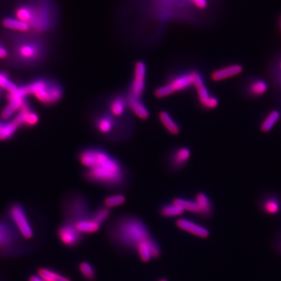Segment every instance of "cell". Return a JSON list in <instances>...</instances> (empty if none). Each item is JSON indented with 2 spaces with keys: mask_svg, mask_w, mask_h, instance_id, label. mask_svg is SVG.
Segmentation results:
<instances>
[{
  "mask_svg": "<svg viewBox=\"0 0 281 281\" xmlns=\"http://www.w3.org/2000/svg\"><path fill=\"white\" fill-rule=\"evenodd\" d=\"M78 160L85 169L88 182L112 189L124 187L126 170L122 163L106 150L99 147H88L78 154Z\"/></svg>",
  "mask_w": 281,
  "mask_h": 281,
  "instance_id": "6da1fadb",
  "label": "cell"
},
{
  "mask_svg": "<svg viewBox=\"0 0 281 281\" xmlns=\"http://www.w3.org/2000/svg\"><path fill=\"white\" fill-rule=\"evenodd\" d=\"M105 234L113 248L124 255H135L140 243L153 237L144 220L133 214L115 217L108 224Z\"/></svg>",
  "mask_w": 281,
  "mask_h": 281,
  "instance_id": "7a4b0ae2",
  "label": "cell"
},
{
  "mask_svg": "<svg viewBox=\"0 0 281 281\" xmlns=\"http://www.w3.org/2000/svg\"><path fill=\"white\" fill-rule=\"evenodd\" d=\"M24 34L13 35L11 39L8 63L19 68H36L47 58V45L43 39Z\"/></svg>",
  "mask_w": 281,
  "mask_h": 281,
  "instance_id": "3957f363",
  "label": "cell"
},
{
  "mask_svg": "<svg viewBox=\"0 0 281 281\" xmlns=\"http://www.w3.org/2000/svg\"><path fill=\"white\" fill-rule=\"evenodd\" d=\"M26 85L29 95H33L40 103L52 106L61 101L64 94L63 87L57 80L39 77L31 80Z\"/></svg>",
  "mask_w": 281,
  "mask_h": 281,
  "instance_id": "277c9868",
  "label": "cell"
},
{
  "mask_svg": "<svg viewBox=\"0 0 281 281\" xmlns=\"http://www.w3.org/2000/svg\"><path fill=\"white\" fill-rule=\"evenodd\" d=\"M64 221L75 224L78 221L91 219L92 211L87 198L80 193H73L63 200Z\"/></svg>",
  "mask_w": 281,
  "mask_h": 281,
  "instance_id": "5b68a950",
  "label": "cell"
},
{
  "mask_svg": "<svg viewBox=\"0 0 281 281\" xmlns=\"http://www.w3.org/2000/svg\"><path fill=\"white\" fill-rule=\"evenodd\" d=\"M195 70L182 72L171 77L167 83L156 88L154 95L158 98H164L175 93L185 91L194 85Z\"/></svg>",
  "mask_w": 281,
  "mask_h": 281,
  "instance_id": "8992f818",
  "label": "cell"
},
{
  "mask_svg": "<svg viewBox=\"0 0 281 281\" xmlns=\"http://www.w3.org/2000/svg\"><path fill=\"white\" fill-rule=\"evenodd\" d=\"M8 218L14 225L17 232L24 238L33 237L34 231L32 224L28 220L26 211L21 204L15 202L8 208Z\"/></svg>",
  "mask_w": 281,
  "mask_h": 281,
  "instance_id": "52a82bcc",
  "label": "cell"
},
{
  "mask_svg": "<svg viewBox=\"0 0 281 281\" xmlns=\"http://www.w3.org/2000/svg\"><path fill=\"white\" fill-rule=\"evenodd\" d=\"M56 234L61 244L68 248H78L86 237V235L78 232L74 224L64 220L57 228Z\"/></svg>",
  "mask_w": 281,
  "mask_h": 281,
  "instance_id": "ba28073f",
  "label": "cell"
},
{
  "mask_svg": "<svg viewBox=\"0 0 281 281\" xmlns=\"http://www.w3.org/2000/svg\"><path fill=\"white\" fill-rule=\"evenodd\" d=\"M123 124L122 120H119L106 110L105 113H98L93 118V126L95 132L104 137H113L116 135L119 125Z\"/></svg>",
  "mask_w": 281,
  "mask_h": 281,
  "instance_id": "9c48e42d",
  "label": "cell"
},
{
  "mask_svg": "<svg viewBox=\"0 0 281 281\" xmlns=\"http://www.w3.org/2000/svg\"><path fill=\"white\" fill-rule=\"evenodd\" d=\"M133 78L127 94L135 98H142L146 86V65L143 61H138L134 67Z\"/></svg>",
  "mask_w": 281,
  "mask_h": 281,
  "instance_id": "30bf717a",
  "label": "cell"
},
{
  "mask_svg": "<svg viewBox=\"0 0 281 281\" xmlns=\"http://www.w3.org/2000/svg\"><path fill=\"white\" fill-rule=\"evenodd\" d=\"M21 234L9 219L0 218V252L17 245Z\"/></svg>",
  "mask_w": 281,
  "mask_h": 281,
  "instance_id": "8fae6325",
  "label": "cell"
},
{
  "mask_svg": "<svg viewBox=\"0 0 281 281\" xmlns=\"http://www.w3.org/2000/svg\"><path fill=\"white\" fill-rule=\"evenodd\" d=\"M193 87H194L196 91L197 97L202 107L206 109H213L218 106V98L211 95L204 82L202 74H200L198 70H195Z\"/></svg>",
  "mask_w": 281,
  "mask_h": 281,
  "instance_id": "7c38bea8",
  "label": "cell"
},
{
  "mask_svg": "<svg viewBox=\"0 0 281 281\" xmlns=\"http://www.w3.org/2000/svg\"><path fill=\"white\" fill-rule=\"evenodd\" d=\"M12 120L18 128H32L37 125L39 116V113L32 107L28 99Z\"/></svg>",
  "mask_w": 281,
  "mask_h": 281,
  "instance_id": "4fadbf2b",
  "label": "cell"
},
{
  "mask_svg": "<svg viewBox=\"0 0 281 281\" xmlns=\"http://www.w3.org/2000/svg\"><path fill=\"white\" fill-rule=\"evenodd\" d=\"M175 225L177 228L190 234L194 235L200 238H208L210 235V232L208 228L201 224L194 222L193 220L187 218H178L176 220Z\"/></svg>",
  "mask_w": 281,
  "mask_h": 281,
  "instance_id": "5bb4252c",
  "label": "cell"
},
{
  "mask_svg": "<svg viewBox=\"0 0 281 281\" xmlns=\"http://www.w3.org/2000/svg\"><path fill=\"white\" fill-rule=\"evenodd\" d=\"M106 110L116 118H123L128 110L126 94L113 95L108 100Z\"/></svg>",
  "mask_w": 281,
  "mask_h": 281,
  "instance_id": "9a60e30c",
  "label": "cell"
},
{
  "mask_svg": "<svg viewBox=\"0 0 281 281\" xmlns=\"http://www.w3.org/2000/svg\"><path fill=\"white\" fill-rule=\"evenodd\" d=\"M191 156L190 149L187 147H178L173 150L169 157V166L174 170H182L188 163Z\"/></svg>",
  "mask_w": 281,
  "mask_h": 281,
  "instance_id": "2e32d148",
  "label": "cell"
},
{
  "mask_svg": "<svg viewBox=\"0 0 281 281\" xmlns=\"http://www.w3.org/2000/svg\"><path fill=\"white\" fill-rule=\"evenodd\" d=\"M14 17L28 24L32 27L36 18V6L32 2L19 4L14 9Z\"/></svg>",
  "mask_w": 281,
  "mask_h": 281,
  "instance_id": "e0dca14e",
  "label": "cell"
},
{
  "mask_svg": "<svg viewBox=\"0 0 281 281\" xmlns=\"http://www.w3.org/2000/svg\"><path fill=\"white\" fill-rule=\"evenodd\" d=\"M128 110L140 120H146L149 117V111L141 98H135L126 94Z\"/></svg>",
  "mask_w": 281,
  "mask_h": 281,
  "instance_id": "ac0fdd59",
  "label": "cell"
},
{
  "mask_svg": "<svg viewBox=\"0 0 281 281\" xmlns=\"http://www.w3.org/2000/svg\"><path fill=\"white\" fill-rule=\"evenodd\" d=\"M243 72V67L241 65H230L228 67H223L215 70L211 74V79L214 82H221L228 78L237 76Z\"/></svg>",
  "mask_w": 281,
  "mask_h": 281,
  "instance_id": "d6986e66",
  "label": "cell"
},
{
  "mask_svg": "<svg viewBox=\"0 0 281 281\" xmlns=\"http://www.w3.org/2000/svg\"><path fill=\"white\" fill-rule=\"evenodd\" d=\"M2 26L9 31L19 33H28L32 31V27L28 23L21 21L15 17H6L2 19Z\"/></svg>",
  "mask_w": 281,
  "mask_h": 281,
  "instance_id": "ffe728a7",
  "label": "cell"
},
{
  "mask_svg": "<svg viewBox=\"0 0 281 281\" xmlns=\"http://www.w3.org/2000/svg\"><path fill=\"white\" fill-rule=\"evenodd\" d=\"M159 120L170 135L176 136L181 133V127L168 112L165 110L159 112Z\"/></svg>",
  "mask_w": 281,
  "mask_h": 281,
  "instance_id": "44dd1931",
  "label": "cell"
},
{
  "mask_svg": "<svg viewBox=\"0 0 281 281\" xmlns=\"http://www.w3.org/2000/svg\"><path fill=\"white\" fill-rule=\"evenodd\" d=\"M194 200L200 209V217L205 219L211 217L213 213V206L209 197L204 193L199 192L195 195Z\"/></svg>",
  "mask_w": 281,
  "mask_h": 281,
  "instance_id": "7402d4cb",
  "label": "cell"
},
{
  "mask_svg": "<svg viewBox=\"0 0 281 281\" xmlns=\"http://www.w3.org/2000/svg\"><path fill=\"white\" fill-rule=\"evenodd\" d=\"M184 213V209L173 202L163 204L159 209V216L165 219L175 218L182 216Z\"/></svg>",
  "mask_w": 281,
  "mask_h": 281,
  "instance_id": "603a6c76",
  "label": "cell"
},
{
  "mask_svg": "<svg viewBox=\"0 0 281 281\" xmlns=\"http://www.w3.org/2000/svg\"><path fill=\"white\" fill-rule=\"evenodd\" d=\"M155 238L152 237L140 243L138 247L136 255H138L139 259L143 263H148L152 259V244Z\"/></svg>",
  "mask_w": 281,
  "mask_h": 281,
  "instance_id": "cb8c5ba5",
  "label": "cell"
},
{
  "mask_svg": "<svg viewBox=\"0 0 281 281\" xmlns=\"http://www.w3.org/2000/svg\"><path fill=\"white\" fill-rule=\"evenodd\" d=\"M172 202L179 205L180 207L182 208L185 212L187 211L188 213L200 217V209L195 200L178 197V198H174Z\"/></svg>",
  "mask_w": 281,
  "mask_h": 281,
  "instance_id": "d4e9b609",
  "label": "cell"
},
{
  "mask_svg": "<svg viewBox=\"0 0 281 281\" xmlns=\"http://www.w3.org/2000/svg\"><path fill=\"white\" fill-rule=\"evenodd\" d=\"M38 274L45 281H72L70 278L63 276V274L57 272L56 270L46 268V267L39 268L38 270Z\"/></svg>",
  "mask_w": 281,
  "mask_h": 281,
  "instance_id": "484cf974",
  "label": "cell"
},
{
  "mask_svg": "<svg viewBox=\"0 0 281 281\" xmlns=\"http://www.w3.org/2000/svg\"><path fill=\"white\" fill-rule=\"evenodd\" d=\"M74 225L76 227L78 232L85 235L98 233L101 228V226L94 222L92 219L78 221Z\"/></svg>",
  "mask_w": 281,
  "mask_h": 281,
  "instance_id": "4316f807",
  "label": "cell"
},
{
  "mask_svg": "<svg viewBox=\"0 0 281 281\" xmlns=\"http://www.w3.org/2000/svg\"><path fill=\"white\" fill-rule=\"evenodd\" d=\"M78 270L85 281H94L96 279V270L94 266L88 261L80 262L78 264Z\"/></svg>",
  "mask_w": 281,
  "mask_h": 281,
  "instance_id": "83f0119b",
  "label": "cell"
},
{
  "mask_svg": "<svg viewBox=\"0 0 281 281\" xmlns=\"http://www.w3.org/2000/svg\"><path fill=\"white\" fill-rule=\"evenodd\" d=\"M111 214V209L105 207L103 205V206H99V207L96 208V209L93 211L91 219L94 222L96 223L98 225L102 227L110 218Z\"/></svg>",
  "mask_w": 281,
  "mask_h": 281,
  "instance_id": "f1b7e54d",
  "label": "cell"
},
{
  "mask_svg": "<svg viewBox=\"0 0 281 281\" xmlns=\"http://www.w3.org/2000/svg\"><path fill=\"white\" fill-rule=\"evenodd\" d=\"M18 86L6 70H0V89L6 93H11L15 91Z\"/></svg>",
  "mask_w": 281,
  "mask_h": 281,
  "instance_id": "f546056e",
  "label": "cell"
},
{
  "mask_svg": "<svg viewBox=\"0 0 281 281\" xmlns=\"http://www.w3.org/2000/svg\"><path fill=\"white\" fill-rule=\"evenodd\" d=\"M280 117H281V113L278 110H273L270 112L267 117H265L263 123L261 124V130L263 132H270L278 122Z\"/></svg>",
  "mask_w": 281,
  "mask_h": 281,
  "instance_id": "4dcf8cb0",
  "label": "cell"
},
{
  "mask_svg": "<svg viewBox=\"0 0 281 281\" xmlns=\"http://www.w3.org/2000/svg\"><path fill=\"white\" fill-rule=\"evenodd\" d=\"M18 128L13 120L6 121L2 131L0 132V140L4 141L13 139L17 133Z\"/></svg>",
  "mask_w": 281,
  "mask_h": 281,
  "instance_id": "1f68e13d",
  "label": "cell"
},
{
  "mask_svg": "<svg viewBox=\"0 0 281 281\" xmlns=\"http://www.w3.org/2000/svg\"><path fill=\"white\" fill-rule=\"evenodd\" d=\"M126 202V197L123 194H115L105 197L103 199V205L105 207L111 208L118 207L124 205Z\"/></svg>",
  "mask_w": 281,
  "mask_h": 281,
  "instance_id": "d6a6232c",
  "label": "cell"
},
{
  "mask_svg": "<svg viewBox=\"0 0 281 281\" xmlns=\"http://www.w3.org/2000/svg\"><path fill=\"white\" fill-rule=\"evenodd\" d=\"M280 209H281V204L278 198L270 197L263 202V210L267 214H277L279 213Z\"/></svg>",
  "mask_w": 281,
  "mask_h": 281,
  "instance_id": "836d02e7",
  "label": "cell"
},
{
  "mask_svg": "<svg viewBox=\"0 0 281 281\" xmlns=\"http://www.w3.org/2000/svg\"><path fill=\"white\" fill-rule=\"evenodd\" d=\"M267 90H268V85L267 82L263 80H256L250 85V93L255 96L263 95L267 93Z\"/></svg>",
  "mask_w": 281,
  "mask_h": 281,
  "instance_id": "e575fe53",
  "label": "cell"
},
{
  "mask_svg": "<svg viewBox=\"0 0 281 281\" xmlns=\"http://www.w3.org/2000/svg\"><path fill=\"white\" fill-rule=\"evenodd\" d=\"M9 50L6 46L0 42V60H3L9 58Z\"/></svg>",
  "mask_w": 281,
  "mask_h": 281,
  "instance_id": "d590c367",
  "label": "cell"
},
{
  "mask_svg": "<svg viewBox=\"0 0 281 281\" xmlns=\"http://www.w3.org/2000/svg\"><path fill=\"white\" fill-rule=\"evenodd\" d=\"M198 9H205L207 6V0H190Z\"/></svg>",
  "mask_w": 281,
  "mask_h": 281,
  "instance_id": "8d00e7d4",
  "label": "cell"
},
{
  "mask_svg": "<svg viewBox=\"0 0 281 281\" xmlns=\"http://www.w3.org/2000/svg\"><path fill=\"white\" fill-rule=\"evenodd\" d=\"M28 281H45L43 278H40L39 275H32L28 278Z\"/></svg>",
  "mask_w": 281,
  "mask_h": 281,
  "instance_id": "74e56055",
  "label": "cell"
},
{
  "mask_svg": "<svg viewBox=\"0 0 281 281\" xmlns=\"http://www.w3.org/2000/svg\"><path fill=\"white\" fill-rule=\"evenodd\" d=\"M6 120H3L2 119H0V132L2 131V128L4 127V124L6 123Z\"/></svg>",
  "mask_w": 281,
  "mask_h": 281,
  "instance_id": "f35d334b",
  "label": "cell"
},
{
  "mask_svg": "<svg viewBox=\"0 0 281 281\" xmlns=\"http://www.w3.org/2000/svg\"><path fill=\"white\" fill-rule=\"evenodd\" d=\"M3 95H4V91L3 90H2V89H0V101L2 100V97H3Z\"/></svg>",
  "mask_w": 281,
  "mask_h": 281,
  "instance_id": "ab89813d",
  "label": "cell"
},
{
  "mask_svg": "<svg viewBox=\"0 0 281 281\" xmlns=\"http://www.w3.org/2000/svg\"><path fill=\"white\" fill-rule=\"evenodd\" d=\"M169 281L167 279V278H159V279H158L157 281Z\"/></svg>",
  "mask_w": 281,
  "mask_h": 281,
  "instance_id": "60d3db41",
  "label": "cell"
},
{
  "mask_svg": "<svg viewBox=\"0 0 281 281\" xmlns=\"http://www.w3.org/2000/svg\"><path fill=\"white\" fill-rule=\"evenodd\" d=\"M280 68H281V63H280Z\"/></svg>",
  "mask_w": 281,
  "mask_h": 281,
  "instance_id": "b9f144b4",
  "label": "cell"
},
{
  "mask_svg": "<svg viewBox=\"0 0 281 281\" xmlns=\"http://www.w3.org/2000/svg\"></svg>",
  "mask_w": 281,
  "mask_h": 281,
  "instance_id": "7bdbcfd3",
  "label": "cell"
},
{
  "mask_svg": "<svg viewBox=\"0 0 281 281\" xmlns=\"http://www.w3.org/2000/svg\"></svg>",
  "mask_w": 281,
  "mask_h": 281,
  "instance_id": "ee69618b",
  "label": "cell"
}]
</instances>
